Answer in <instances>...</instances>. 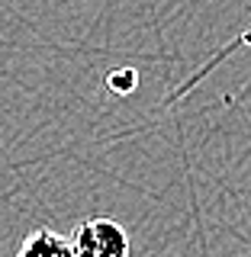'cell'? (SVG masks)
I'll return each mask as SVG.
<instances>
[{"label": "cell", "mask_w": 251, "mask_h": 257, "mask_svg": "<svg viewBox=\"0 0 251 257\" xmlns=\"http://www.w3.org/2000/svg\"><path fill=\"white\" fill-rule=\"evenodd\" d=\"M16 257H74L71 238L58 235L52 228H36L29 238H23V244L16 247Z\"/></svg>", "instance_id": "obj_2"}, {"label": "cell", "mask_w": 251, "mask_h": 257, "mask_svg": "<svg viewBox=\"0 0 251 257\" xmlns=\"http://www.w3.org/2000/svg\"><path fill=\"white\" fill-rule=\"evenodd\" d=\"M74 257H129L132 241L129 231L113 219H87L71 231Z\"/></svg>", "instance_id": "obj_1"}]
</instances>
